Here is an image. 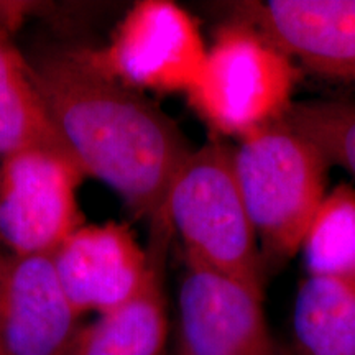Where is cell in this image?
I'll return each instance as SVG.
<instances>
[{"label":"cell","instance_id":"obj_8","mask_svg":"<svg viewBox=\"0 0 355 355\" xmlns=\"http://www.w3.org/2000/svg\"><path fill=\"white\" fill-rule=\"evenodd\" d=\"M188 265L178 295L180 355H279L261 301L227 277Z\"/></svg>","mask_w":355,"mask_h":355},{"label":"cell","instance_id":"obj_6","mask_svg":"<svg viewBox=\"0 0 355 355\" xmlns=\"http://www.w3.org/2000/svg\"><path fill=\"white\" fill-rule=\"evenodd\" d=\"M206 55L196 21L184 8L145 0L127 13L107 50L91 61L132 89L188 92Z\"/></svg>","mask_w":355,"mask_h":355},{"label":"cell","instance_id":"obj_12","mask_svg":"<svg viewBox=\"0 0 355 355\" xmlns=\"http://www.w3.org/2000/svg\"><path fill=\"white\" fill-rule=\"evenodd\" d=\"M35 148L73 159L51 121L33 69L12 46L0 42V158Z\"/></svg>","mask_w":355,"mask_h":355},{"label":"cell","instance_id":"obj_11","mask_svg":"<svg viewBox=\"0 0 355 355\" xmlns=\"http://www.w3.org/2000/svg\"><path fill=\"white\" fill-rule=\"evenodd\" d=\"M168 321L157 261L145 286L127 303L79 327L66 355H162Z\"/></svg>","mask_w":355,"mask_h":355},{"label":"cell","instance_id":"obj_2","mask_svg":"<svg viewBox=\"0 0 355 355\" xmlns=\"http://www.w3.org/2000/svg\"><path fill=\"white\" fill-rule=\"evenodd\" d=\"M166 220L183 241L186 263L263 296L259 239L235 180L232 150L211 141L189 153L168 193Z\"/></svg>","mask_w":355,"mask_h":355},{"label":"cell","instance_id":"obj_5","mask_svg":"<svg viewBox=\"0 0 355 355\" xmlns=\"http://www.w3.org/2000/svg\"><path fill=\"white\" fill-rule=\"evenodd\" d=\"M84 173L51 150H26L0 163V242L12 255H53L81 227L76 188Z\"/></svg>","mask_w":355,"mask_h":355},{"label":"cell","instance_id":"obj_7","mask_svg":"<svg viewBox=\"0 0 355 355\" xmlns=\"http://www.w3.org/2000/svg\"><path fill=\"white\" fill-rule=\"evenodd\" d=\"M232 10L295 64L355 87V0H247Z\"/></svg>","mask_w":355,"mask_h":355},{"label":"cell","instance_id":"obj_13","mask_svg":"<svg viewBox=\"0 0 355 355\" xmlns=\"http://www.w3.org/2000/svg\"><path fill=\"white\" fill-rule=\"evenodd\" d=\"M296 355H355V283L308 277L293 311Z\"/></svg>","mask_w":355,"mask_h":355},{"label":"cell","instance_id":"obj_3","mask_svg":"<svg viewBox=\"0 0 355 355\" xmlns=\"http://www.w3.org/2000/svg\"><path fill=\"white\" fill-rule=\"evenodd\" d=\"M232 166L265 254L272 260L295 257L327 193V159L282 121L239 141Z\"/></svg>","mask_w":355,"mask_h":355},{"label":"cell","instance_id":"obj_10","mask_svg":"<svg viewBox=\"0 0 355 355\" xmlns=\"http://www.w3.org/2000/svg\"><path fill=\"white\" fill-rule=\"evenodd\" d=\"M61 286L81 316L99 314L130 301L148 282L150 259L127 225L109 222L79 227L51 255Z\"/></svg>","mask_w":355,"mask_h":355},{"label":"cell","instance_id":"obj_1","mask_svg":"<svg viewBox=\"0 0 355 355\" xmlns=\"http://www.w3.org/2000/svg\"><path fill=\"white\" fill-rule=\"evenodd\" d=\"M35 81L66 148L84 175L166 230V198L189 148L183 132L135 89L81 56L46 60Z\"/></svg>","mask_w":355,"mask_h":355},{"label":"cell","instance_id":"obj_14","mask_svg":"<svg viewBox=\"0 0 355 355\" xmlns=\"http://www.w3.org/2000/svg\"><path fill=\"white\" fill-rule=\"evenodd\" d=\"M300 252L308 277L355 283V189L337 184L327 191L311 220Z\"/></svg>","mask_w":355,"mask_h":355},{"label":"cell","instance_id":"obj_15","mask_svg":"<svg viewBox=\"0 0 355 355\" xmlns=\"http://www.w3.org/2000/svg\"><path fill=\"white\" fill-rule=\"evenodd\" d=\"M285 122L316 145L329 165L343 166L355 178L354 101H295Z\"/></svg>","mask_w":355,"mask_h":355},{"label":"cell","instance_id":"obj_4","mask_svg":"<svg viewBox=\"0 0 355 355\" xmlns=\"http://www.w3.org/2000/svg\"><path fill=\"white\" fill-rule=\"evenodd\" d=\"M295 84L291 58L263 33L234 20L217 33L186 94L214 130L242 140L285 121Z\"/></svg>","mask_w":355,"mask_h":355},{"label":"cell","instance_id":"obj_9","mask_svg":"<svg viewBox=\"0 0 355 355\" xmlns=\"http://www.w3.org/2000/svg\"><path fill=\"white\" fill-rule=\"evenodd\" d=\"M78 319L51 255H0V355H66Z\"/></svg>","mask_w":355,"mask_h":355}]
</instances>
